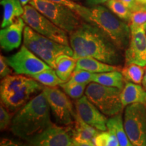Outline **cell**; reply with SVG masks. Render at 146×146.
Masks as SVG:
<instances>
[{"mask_svg":"<svg viewBox=\"0 0 146 146\" xmlns=\"http://www.w3.org/2000/svg\"><path fill=\"white\" fill-rule=\"evenodd\" d=\"M70 46L76 59L91 57L114 66L122 61L120 50L110 38L94 25L83 21L75 31L69 34Z\"/></svg>","mask_w":146,"mask_h":146,"instance_id":"6da1fadb","label":"cell"},{"mask_svg":"<svg viewBox=\"0 0 146 146\" xmlns=\"http://www.w3.org/2000/svg\"><path fill=\"white\" fill-rule=\"evenodd\" d=\"M50 112V105L41 91L16 112L10 130L16 136L27 141L52 125Z\"/></svg>","mask_w":146,"mask_h":146,"instance_id":"7a4b0ae2","label":"cell"},{"mask_svg":"<svg viewBox=\"0 0 146 146\" xmlns=\"http://www.w3.org/2000/svg\"><path fill=\"white\" fill-rule=\"evenodd\" d=\"M83 21L104 33L120 50L127 48L131 36L129 25L102 5L84 8L79 15Z\"/></svg>","mask_w":146,"mask_h":146,"instance_id":"3957f363","label":"cell"},{"mask_svg":"<svg viewBox=\"0 0 146 146\" xmlns=\"http://www.w3.org/2000/svg\"><path fill=\"white\" fill-rule=\"evenodd\" d=\"M44 87L32 77L14 74L2 78L0 84L1 104L10 111L23 107L31 97L43 91Z\"/></svg>","mask_w":146,"mask_h":146,"instance_id":"277c9868","label":"cell"},{"mask_svg":"<svg viewBox=\"0 0 146 146\" xmlns=\"http://www.w3.org/2000/svg\"><path fill=\"white\" fill-rule=\"evenodd\" d=\"M24 45L29 50L47 63L51 68H56V60L62 55L73 56L70 46L58 43L35 31L30 27H25L23 34Z\"/></svg>","mask_w":146,"mask_h":146,"instance_id":"5b68a950","label":"cell"},{"mask_svg":"<svg viewBox=\"0 0 146 146\" xmlns=\"http://www.w3.org/2000/svg\"><path fill=\"white\" fill-rule=\"evenodd\" d=\"M29 4L68 34L78 29L83 23L75 12L50 0H32Z\"/></svg>","mask_w":146,"mask_h":146,"instance_id":"8992f818","label":"cell"},{"mask_svg":"<svg viewBox=\"0 0 146 146\" xmlns=\"http://www.w3.org/2000/svg\"><path fill=\"white\" fill-rule=\"evenodd\" d=\"M121 91L91 82L87 86L85 95L104 114L113 116L120 113L124 108L120 100Z\"/></svg>","mask_w":146,"mask_h":146,"instance_id":"52a82bcc","label":"cell"},{"mask_svg":"<svg viewBox=\"0 0 146 146\" xmlns=\"http://www.w3.org/2000/svg\"><path fill=\"white\" fill-rule=\"evenodd\" d=\"M24 8L25 12L22 18L27 26L45 37L61 44L70 46L69 36L66 32L56 26L31 5H25Z\"/></svg>","mask_w":146,"mask_h":146,"instance_id":"ba28073f","label":"cell"},{"mask_svg":"<svg viewBox=\"0 0 146 146\" xmlns=\"http://www.w3.org/2000/svg\"><path fill=\"white\" fill-rule=\"evenodd\" d=\"M124 127L133 146H146V106H127L124 114Z\"/></svg>","mask_w":146,"mask_h":146,"instance_id":"9c48e42d","label":"cell"},{"mask_svg":"<svg viewBox=\"0 0 146 146\" xmlns=\"http://www.w3.org/2000/svg\"><path fill=\"white\" fill-rule=\"evenodd\" d=\"M42 92L45 95L56 121L64 126L72 125L76 110L73 109L70 97L57 87H45Z\"/></svg>","mask_w":146,"mask_h":146,"instance_id":"30bf717a","label":"cell"},{"mask_svg":"<svg viewBox=\"0 0 146 146\" xmlns=\"http://www.w3.org/2000/svg\"><path fill=\"white\" fill-rule=\"evenodd\" d=\"M5 59L16 74L32 76L45 70L52 68L25 45H22L14 54L5 57Z\"/></svg>","mask_w":146,"mask_h":146,"instance_id":"8fae6325","label":"cell"},{"mask_svg":"<svg viewBox=\"0 0 146 146\" xmlns=\"http://www.w3.org/2000/svg\"><path fill=\"white\" fill-rule=\"evenodd\" d=\"M27 142L29 146H74L72 127H60L53 123Z\"/></svg>","mask_w":146,"mask_h":146,"instance_id":"7c38bea8","label":"cell"},{"mask_svg":"<svg viewBox=\"0 0 146 146\" xmlns=\"http://www.w3.org/2000/svg\"><path fill=\"white\" fill-rule=\"evenodd\" d=\"M131 36L127 48L125 50V64H135L146 66V31L145 25L129 26Z\"/></svg>","mask_w":146,"mask_h":146,"instance_id":"4fadbf2b","label":"cell"},{"mask_svg":"<svg viewBox=\"0 0 146 146\" xmlns=\"http://www.w3.org/2000/svg\"><path fill=\"white\" fill-rule=\"evenodd\" d=\"M75 110L84 122L100 131H107L108 118L87 96H83L74 102Z\"/></svg>","mask_w":146,"mask_h":146,"instance_id":"5bb4252c","label":"cell"},{"mask_svg":"<svg viewBox=\"0 0 146 146\" xmlns=\"http://www.w3.org/2000/svg\"><path fill=\"white\" fill-rule=\"evenodd\" d=\"M26 23L22 17L18 18L10 26L0 31V46L5 52L17 49L21 46Z\"/></svg>","mask_w":146,"mask_h":146,"instance_id":"9a60e30c","label":"cell"},{"mask_svg":"<svg viewBox=\"0 0 146 146\" xmlns=\"http://www.w3.org/2000/svg\"><path fill=\"white\" fill-rule=\"evenodd\" d=\"M72 125H74L72 127V135L74 141L89 143L94 146V139L99 133V130L84 122L76 112Z\"/></svg>","mask_w":146,"mask_h":146,"instance_id":"2e32d148","label":"cell"},{"mask_svg":"<svg viewBox=\"0 0 146 146\" xmlns=\"http://www.w3.org/2000/svg\"><path fill=\"white\" fill-rule=\"evenodd\" d=\"M120 100L124 107L133 104L146 106V90L139 84L126 82L121 91Z\"/></svg>","mask_w":146,"mask_h":146,"instance_id":"e0dca14e","label":"cell"},{"mask_svg":"<svg viewBox=\"0 0 146 146\" xmlns=\"http://www.w3.org/2000/svg\"><path fill=\"white\" fill-rule=\"evenodd\" d=\"M0 3L3 9L1 29L10 26L18 18L22 17L25 12L24 6L19 0H1Z\"/></svg>","mask_w":146,"mask_h":146,"instance_id":"ac0fdd59","label":"cell"},{"mask_svg":"<svg viewBox=\"0 0 146 146\" xmlns=\"http://www.w3.org/2000/svg\"><path fill=\"white\" fill-rule=\"evenodd\" d=\"M76 69L89 71L92 73H102L110 71H120V66H114L103 62L91 57L81 58L76 59Z\"/></svg>","mask_w":146,"mask_h":146,"instance_id":"d6986e66","label":"cell"},{"mask_svg":"<svg viewBox=\"0 0 146 146\" xmlns=\"http://www.w3.org/2000/svg\"><path fill=\"white\" fill-rule=\"evenodd\" d=\"M107 129L117 137L120 146H133L125 131L124 121L120 113L108 119Z\"/></svg>","mask_w":146,"mask_h":146,"instance_id":"ffe728a7","label":"cell"},{"mask_svg":"<svg viewBox=\"0 0 146 146\" xmlns=\"http://www.w3.org/2000/svg\"><path fill=\"white\" fill-rule=\"evenodd\" d=\"M107 87H116L123 89L126 81L120 71H110V72L94 73L93 81Z\"/></svg>","mask_w":146,"mask_h":146,"instance_id":"44dd1931","label":"cell"},{"mask_svg":"<svg viewBox=\"0 0 146 146\" xmlns=\"http://www.w3.org/2000/svg\"><path fill=\"white\" fill-rule=\"evenodd\" d=\"M76 66V58L69 55H62L56 60L54 70L62 81L67 82L70 80L72 73L75 70Z\"/></svg>","mask_w":146,"mask_h":146,"instance_id":"7402d4cb","label":"cell"},{"mask_svg":"<svg viewBox=\"0 0 146 146\" xmlns=\"http://www.w3.org/2000/svg\"><path fill=\"white\" fill-rule=\"evenodd\" d=\"M36 81L45 87H58L65 83L56 74V70L53 68L47 69L31 76Z\"/></svg>","mask_w":146,"mask_h":146,"instance_id":"603a6c76","label":"cell"},{"mask_svg":"<svg viewBox=\"0 0 146 146\" xmlns=\"http://www.w3.org/2000/svg\"><path fill=\"white\" fill-rule=\"evenodd\" d=\"M122 74L126 82H130L135 84H141L144 75V68L141 66L129 64H125L123 68H121Z\"/></svg>","mask_w":146,"mask_h":146,"instance_id":"cb8c5ba5","label":"cell"},{"mask_svg":"<svg viewBox=\"0 0 146 146\" xmlns=\"http://www.w3.org/2000/svg\"><path fill=\"white\" fill-rule=\"evenodd\" d=\"M105 4L107 8L117 17L124 21L129 23L132 11L121 0H109Z\"/></svg>","mask_w":146,"mask_h":146,"instance_id":"d4e9b609","label":"cell"},{"mask_svg":"<svg viewBox=\"0 0 146 146\" xmlns=\"http://www.w3.org/2000/svg\"><path fill=\"white\" fill-rule=\"evenodd\" d=\"M87 85V84L73 83L67 81L62 84L60 87L70 98L78 100L83 96Z\"/></svg>","mask_w":146,"mask_h":146,"instance_id":"484cf974","label":"cell"},{"mask_svg":"<svg viewBox=\"0 0 146 146\" xmlns=\"http://www.w3.org/2000/svg\"><path fill=\"white\" fill-rule=\"evenodd\" d=\"M94 146H120L117 137L108 131H100L94 139Z\"/></svg>","mask_w":146,"mask_h":146,"instance_id":"4316f807","label":"cell"},{"mask_svg":"<svg viewBox=\"0 0 146 146\" xmlns=\"http://www.w3.org/2000/svg\"><path fill=\"white\" fill-rule=\"evenodd\" d=\"M94 74L89 71L75 69L74 72L72 73L70 80L68 82L73 83L79 84H89L93 81Z\"/></svg>","mask_w":146,"mask_h":146,"instance_id":"83f0119b","label":"cell"},{"mask_svg":"<svg viewBox=\"0 0 146 146\" xmlns=\"http://www.w3.org/2000/svg\"><path fill=\"white\" fill-rule=\"evenodd\" d=\"M12 115L6 110L4 106L1 104L0 106V130L3 131L8 129L12 124Z\"/></svg>","mask_w":146,"mask_h":146,"instance_id":"f1b7e54d","label":"cell"},{"mask_svg":"<svg viewBox=\"0 0 146 146\" xmlns=\"http://www.w3.org/2000/svg\"><path fill=\"white\" fill-rule=\"evenodd\" d=\"M129 26H141L146 24V11L139 10L132 12Z\"/></svg>","mask_w":146,"mask_h":146,"instance_id":"f546056e","label":"cell"},{"mask_svg":"<svg viewBox=\"0 0 146 146\" xmlns=\"http://www.w3.org/2000/svg\"><path fill=\"white\" fill-rule=\"evenodd\" d=\"M50 1L55 3H60V4L68 7V8L74 11V12H75L78 16L83 12L84 7H85L76 3L75 1H72V0H50Z\"/></svg>","mask_w":146,"mask_h":146,"instance_id":"4dcf8cb0","label":"cell"},{"mask_svg":"<svg viewBox=\"0 0 146 146\" xmlns=\"http://www.w3.org/2000/svg\"><path fill=\"white\" fill-rule=\"evenodd\" d=\"M12 71L7 62L5 57L1 55L0 56V76L1 78H3L5 76L10 75L12 74Z\"/></svg>","mask_w":146,"mask_h":146,"instance_id":"1f68e13d","label":"cell"},{"mask_svg":"<svg viewBox=\"0 0 146 146\" xmlns=\"http://www.w3.org/2000/svg\"><path fill=\"white\" fill-rule=\"evenodd\" d=\"M0 146H29L28 144L20 143L8 138H2L0 141Z\"/></svg>","mask_w":146,"mask_h":146,"instance_id":"d6a6232c","label":"cell"},{"mask_svg":"<svg viewBox=\"0 0 146 146\" xmlns=\"http://www.w3.org/2000/svg\"><path fill=\"white\" fill-rule=\"evenodd\" d=\"M129 8L132 12L139 11V5L138 0H121Z\"/></svg>","mask_w":146,"mask_h":146,"instance_id":"836d02e7","label":"cell"},{"mask_svg":"<svg viewBox=\"0 0 146 146\" xmlns=\"http://www.w3.org/2000/svg\"><path fill=\"white\" fill-rule=\"evenodd\" d=\"M109 0H86V4L89 6L94 7L102 4H105Z\"/></svg>","mask_w":146,"mask_h":146,"instance_id":"e575fe53","label":"cell"},{"mask_svg":"<svg viewBox=\"0 0 146 146\" xmlns=\"http://www.w3.org/2000/svg\"><path fill=\"white\" fill-rule=\"evenodd\" d=\"M140 10L146 11V0H138Z\"/></svg>","mask_w":146,"mask_h":146,"instance_id":"d590c367","label":"cell"},{"mask_svg":"<svg viewBox=\"0 0 146 146\" xmlns=\"http://www.w3.org/2000/svg\"><path fill=\"white\" fill-rule=\"evenodd\" d=\"M142 85H143V88L146 90V66H144V75L143 80H142Z\"/></svg>","mask_w":146,"mask_h":146,"instance_id":"8d00e7d4","label":"cell"},{"mask_svg":"<svg viewBox=\"0 0 146 146\" xmlns=\"http://www.w3.org/2000/svg\"><path fill=\"white\" fill-rule=\"evenodd\" d=\"M74 146H94L91 144L86 143H80V142H77L74 141Z\"/></svg>","mask_w":146,"mask_h":146,"instance_id":"74e56055","label":"cell"},{"mask_svg":"<svg viewBox=\"0 0 146 146\" xmlns=\"http://www.w3.org/2000/svg\"><path fill=\"white\" fill-rule=\"evenodd\" d=\"M19 1H21V3H22V5H23V6H25V5H28L29 3L32 1V0H19Z\"/></svg>","mask_w":146,"mask_h":146,"instance_id":"f35d334b","label":"cell"},{"mask_svg":"<svg viewBox=\"0 0 146 146\" xmlns=\"http://www.w3.org/2000/svg\"><path fill=\"white\" fill-rule=\"evenodd\" d=\"M72 1H79V0H72Z\"/></svg>","mask_w":146,"mask_h":146,"instance_id":"ab89813d","label":"cell"},{"mask_svg":"<svg viewBox=\"0 0 146 146\" xmlns=\"http://www.w3.org/2000/svg\"><path fill=\"white\" fill-rule=\"evenodd\" d=\"M145 31H146V24L145 25Z\"/></svg>","mask_w":146,"mask_h":146,"instance_id":"60d3db41","label":"cell"},{"mask_svg":"<svg viewBox=\"0 0 146 146\" xmlns=\"http://www.w3.org/2000/svg\"><path fill=\"white\" fill-rule=\"evenodd\" d=\"M0 1H1V0H0Z\"/></svg>","mask_w":146,"mask_h":146,"instance_id":"b9f144b4","label":"cell"}]
</instances>
